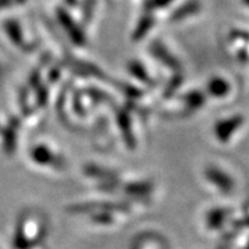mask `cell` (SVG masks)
I'll use <instances>...</instances> for the list:
<instances>
[{
    "instance_id": "4",
    "label": "cell",
    "mask_w": 249,
    "mask_h": 249,
    "mask_svg": "<svg viewBox=\"0 0 249 249\" xmlns=\"http://www.w3.org/2000/svg\"><path fill=\"white\" fill-rule=\"evenodd\" d=\"M229 84L228 82H225L224 79L221 78H215L213 79L209 84V92L211 93V95L213 97H224V95L228 94L229 92Z\"/></svg>"
},
{
    "instance_id": "2",
    "label": "cell",
    "mask_w": 249,
    "mask_h": 249,
    "mask_svg": "<svg viewBox=\"0 0 249 249\" xmlns=\"http://www.w3.org/2000/svg\"><path fill=\"white\" fill-rule=\"evenodd\" d=\"M207 178L210 182H213V184H216V187H219L221 191H230L233 188V182L230 179L225 173L217 169V168H209L206 172Z\"/></svg>"
},
{
    "instance_id": "1",
    "label": "cell",
    "mask_w": 249,
    "mask_h": 249,
    "mask_svg": "<svg viewBox=\"0 0 249 249\" xmlns=\"http://www.w3.org/2000/svg\"><path fill=\"white\" fill-rule=\"evenodd\" d=\"M240 124H242V118L240 117H231L228 118V120H223V121L217 124L216 128H215L216 136L223 141L229 140L231 134L240 127Z\"/></svg>"
},
{
    "instance_id": "3",
    "label": "cell",
    "mask_w": 249,
    "mask_h": 249,
    "mask_svg": "<svg viewBox=\"0 0 249 249\" xmlns=\"http://www.w3.org/2000/svg\"><path fill=\"white\" fill-rule=\"evenodd\" d=\"M31 157H32L33 160L38 164H53L56 160L55 154L51 153V150L46 148V146H37V148H35Z\"/></svg>"
}]
</instances>
